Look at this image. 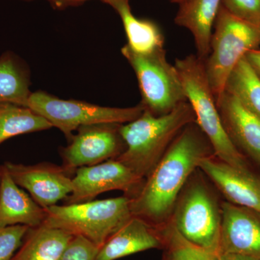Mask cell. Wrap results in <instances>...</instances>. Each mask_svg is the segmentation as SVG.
<instances>
[{
  "mask_svg": "<svg viewBox=\"0 0 260 260\" xmlns=\"http://www.w3.org/2000/svg\"><path fill=\"white\" fill-rule=\"evenodd\" d=\"M220 260H258L250 256L234 254V253H220Z\"/></svg>",
  "mask_w": 260,
  "mask_h": 260,
  "instance_id": "obj_29",
  "label": "cell"
},
{
  "mask_svg": "<svg viewBox=\"0 0 260 260\" xmlns=\"http://www.w3.org/2000/svg\"><path fill=\"white\" fill-rule=\"evenodd\" d=\"M119 124L80 126L68 146L61 149L62 167L72 173L80 167L96 165L115 159L124 151L125 143Z\"/></svg>",
  "mask_w": 260,
  "mask_h": 260,
  "instance_id": "obj_9",
  "label": "cell"
},
{
  "mask_svg": "<svg viewBox=\"0 0 260 260\" xmlns=\"http://www.w3.org/2000/svg\"><path fill=\"white\" fill-rule=\"evenodd\" d=\"M121 52L134 70L145 110L164 115L187 102L180 75L175 65L168 61L165 49L138 54L126 44Z\"/></svg>",
  "mask_w": 260,
  "mask_h": 260,
  "instance_id": "obj_7",
  "label": "cell"
},
{
  "mask_svg": "<svg viewBox=\"0 0 260 260\" xmlns=\"http://www.w3.org/2000/svg\"><path fill=\"white\" fill-rule=\"evenodd\" d=\"M7 104H0V112L5 109V107H6Z\"/></svg>",
  "mask_w": 260,
  "mask_h": 260,
  "instance_id": "obj_31",
  "label": "cell"
},
{
  "mask_svg": "<svg viewBox=\"0 0 260 260\" xmlns=\"http://www.w3.org/2000/svg\"><path fill=\"white\" fill-rule=\"evenodd\" d=\"M27 107L60 130L68 141L80 126L126 124L139 117L145 110L141 103L129 108L101 107L81 101L64 100L44 91L31 93Z\"/></svg>",
  "mask_w": 260,
  "mask_h": 260,
  "instance_id": "obj_8",
  "label": "cell"
},
{
  "mask_svg": "<svg viewBox=\"0 0 260 260\" xmlns=\"http://www.w3.org/2000/svg\"><path fill=\"white\" fill-rule=\"evenodd\" d=\"M221 206L197 169L178 196L170 223L188 242L220 254Z\"/></svg>",
  "mask_w": 260,
  "mask_h": 260,
  "instance_id": "obj_4",
  "label": "cell"
},
{
  "mask_svg": "<svg viewBox=\"0 0 260 260\" xmlns=\"http://www.w3.org/2000/svg\"><path fill=\"white\" fill-rule=\"evenodd\" d=\"M164 240L162 260H220V254L193 245L169 222L160 228Z\"/></svg>",
  "mask_w": 260,
  "mask_h": 260,
  "instance_id": "obj_23",
  "label": "cell"
},
{
  "mask_svg": "<svg viewBox=\"0 0 260 260\" xmlns=\"http://www.w3.org/2000/svg\"><path fill=\"white\" fill-rule=\"evenodd\" d=\"M30 228L24 225L0 229V260H11Z\"/></svg>",
  "mask_w": 260,
  "mask_h": 260,
  "instance_id": "obj_24",
  "label": "cell"
},
{
  "mask_svg": "<svg viewBox=\"0 0 260 260\" xmlns=\"http://www.w3.org/2000/svg\"><path fill=\"white\" fill-rule=\"evenodd\" d=\"M213 155V147L196 122L186 125L131 198L133 216L157 229L169 223L186 181L200 160Z\"/></svg>",
  "mask_w": 260,
  "mask_h": 260,
  "instance_id": "obj_1",
  "label": "cell"
},
{
  "mask_svg": "<svg viewBox=\"0 0 260 260\" xmlns=\"http://www.w3.org/2000/svg\"><path fill=\"white\" fill-rule=\"evenodd\" d=\"M47 1L50 3L51 5H52L55 8L62 9V8H68V7L80 5L86 3V2L90 1V0H47ZM99 1L102 2V3H105V4L110 5L112 8L116 3L121 1V0H99Z\"/></svg>",
  "mask_w": 260,
  "mask_h": 260,
  "instance_id": "obj_27",
  "label": "cell"
},
{
  "mask_svg": "<svg viewBox=\"0 0 260 260\" xmlns=\"http://www.w3.org/2000/svg\"><path fill=\"white\" fill-rule=\"evenodd\" d=\"M186 99L192 108L195 122L211 144L215 156L233 167L251 171L245 155L241 153L224 129L213 92L207 80L204 61L194 54L177 59Z\"/></svg>",
  "mask_w": 260,
  "mask_h": 260,
  "instance_id": "obj_3",
  "label": "cell"
},
{
  "mask_svg": "<svg viewBox=\"0 0 260 260\" xmlns=\"http://www.w3.org/2000/svg\"><path fill=\"white\" fill-rule=\"evenodd\" d=\"M30 75L12 53L0 56V104L27 107L30 90Z\"/></svg>",
  "mask_w": 260,
  "mask_h": 260,
  "instance_id": "obj_20",
  "label": "cell"
},
{
  "mask_svg": "<svg viewBox=\"0 0 260 260\" xmlns=\"http://www.w3.org/2000/svg\"><path fill=\"white\" fill-rule=\"evenodd\" d=\"M73 237L65 231L44 225L30 228L25 242L11 260H59Z\"/></svg>",
  "mask_w": 260,
  "mask_h": 260,
  "instance_id": "obj_19",
  "label": "cell"
},
{
  "mask_svg": "<svg viewBox=\"0 0 260 260\" xmlns=\"http://www.w3.org/2000/svg\"><path fill=\"white\" fill-rule=\"evenodd\" d=\"M224 92L260 117V77L245 57L239 61L228 78Z\"/></svg>",
  "mask_w": 260,
  "mask_h": 260,
  "instance_id": "obj_21",
  "label": "cell"
},
{
  "mask_svg": "<svg viewBox=\"0 0 260 260\" xmlns=\"http://www.w3.org/2000/svg\"><path fill=\"white\" fill-rule=\"evenodd\" d=\"M222 0H188L179 5L174 22L189 30L194 37L200 59L205 60L210 51L213 29Z\"/></svg>",
  "mask_w": 260,
  "mask_h": 260,
  "instance_id": "obj_17",
  "label": "cell"
},
{
  "mask_svg": "<svg viewBox=\"0 0 260 260\" xmlns=\"http://www.w3.org/2000/svg\"><path fill=\"white\" fill-rule=\"evenodd\" d=\"M221 5L234 16L260 25V0H222Z\"/></svg>",
  "mask_w": 260,
  "mask_h": 260,
  "instance_id": "obj_26",
  "label": "cell"
},
{
  "mask_svg": "<svg viewBox=\"0 0 260 260\" xmlns=\"http://www.w3.org/2000/svg\"><path fill=\"white\" fill-rule=\"evenodd\" d=\"M220 253H234L260 260V211L223 202Z\"/></svg>",
  "mask_w": 260,
  "mask_h": 260,
  "instance_id": "obj_12",
  "label": "cell"
},
{
  "mask_svg": "<svg viewBox=\"0 0 260 260\" xmlns=\"http://www.w3.org/2000/svg\"><path fill=\"white\" fill-rule=\"evenodd\" d=\"M53 127L45 118L28 107L7 104L0 112V144L17 135Z\"/></svg>",
  "mask_w": 260,
  "mask_h": 260,
  "instance_id": "obj_22",
  "label": "cell"
},
{
  "mask_svg": "<svg viewBox=\"0 0 260 260\" xmlns=\"http://www.w3.org/2000/svg\"><path fill=\"white\" fill-rule=\"evenodd\" d=\"M198 168L229 203L260 211V177L251 171L237 169L215 155L202 159Z\"/></svg>",
  "mask_w": 260,
  "mask_h": 260,
  "instance_id": "obj_13",
  "label": "cell"
},
{
  "mask_svg": "<svg viewBox=\"0 0 260 260\" xmlns=\"http://www.w3.org/2000/svg\"><path fill=\"white\" fill-rule=\"evenodd\" d=\"M112 8L120 17L128 41L126 45L133 52L149 54L164 49L165 39L158 24L135 17L130 8L129 0L118 2Z\"/></svg>",
  "mask_w": 260,
  "mask_h": 260,
  "instance_id": "obj_18",
  "label": "cell"
},
{
  "mask_svg": "<svg viewBox=\"0 0 260 260\" xmlns=\"http://www.w3.org/2000/svg\"><path fill=\"white\" fill-rule=\"evenodd\" d=\"M170 1L172 2V3H177L178 5H181L188 1V0H170Z\"/></svg>",
  "mask_w": 260,
  "mask_h": 260,
  "instance_id": "obj_30",
  "label": "cell"
},
{
  "mask_svg": "<svg viewBox=\"0 0 260 260\" xmlns=\"http://www.w3.org/2000/svg\"><path fill=\"white\" fill-rule=\"evenodd\" d=\"M260 47V25L244 21L220 7L204 61L207 80L215 102L225 90L228 78L249 51Z\"/></svg>",
  "mask_w": 260,
  "mask_h": 260,
  "instance_id": "obj_6",
  "label": "cell"
},
{
  "mask_svg": "<svg viewBox=\"0 0 260 260\" xmlns=\"http://www.w3.org/2000/svg\"><path fill=\"white\" fill-rule=\"evenodd\" d=\"M46 216L45 208L20 189L5 165L0 167V229L14 225L39 227Z\"/></svg>",
  "mask_w": 260,
  "mask_h": 260,
  "instance_id": "obj_16",
  "label": "cell"
},
{
  "mask_svg": "<svg viewBox=\"0 0 260 260\" xmlns=\"http://www.w3.org/2000/svg\"><path fill=\"white\" fill-rule=\"evenodd\" d=\"M100 247L81 236H74L59 260H96Z\"/></svg>",
  "mask_w": 260,
  "mask_h": 260,
  "instance_id": "obj_25",
  "label": "cell"
},
{
  "mask_svg": "<svg viewBox=\"0 0 260 260\" xmlns=\"http://www.w3.org/2000/svg\"><path fill=\"white\" fill-rule=\"evenodd\" d=\"M224 129L234 145L260 164V117L224 92L216 102Z\"/></svg>",
  "mask_w": 260,
  "mask_h": 260,
  "instance_id": "obj_14",
  "label": "cell"
},
{
  "mask_svg": "<svg viewBox=\"0 0 260 260\" xmlns=\"http://www.w3.org/2000/svg\"><path fill=\"white\" fill-rule=\"evenodd\" d=\"M5 167L15 182L26 189L43 208L56 205L73 191V173L62 166L48 162L30 166L6 162Z\"/></svg>",
  "mask_w": 260,
  "mask_h": 260,
  "instance_id": "obj_11",
  "label": "cell"
},
{
  "mask_svg": "<svg viewBox=\"0 0 260 260\" xmlns=\"http://www.w3.org/2000/svg\"><path fill=\"white\" fill-rule=\"evenodd\" d=\"M129 197L90 200L45 208L46 226L81 236L102 247L132 216Z\"/></svg>",
  "mask_w": 260,
  "mask_h": 260,
  "instance_id": "obj_5",
  "label": "cell"
},
{
  "mask_svg": "<svg viewBox=\"0 0 260 260\" xmlns=\"http://www.w3.org/2000/svg\"><path fill=\"white\" fill-rule=\"evenodd\" d=\"M161 231L132 216L99 249L96 260H116L140 251L164 249Z\"/></svg>",
  "mask_w": 260,
  "mask_h": 260,
  "instance_id": "obj_15",
  "label": "cell"
},
{
  "mask_svg": "<svg viewBox=\"0 0 260 260\" xmlns=\"http://www.w3.org/2000/svg\"><path fill=\"white\" fill-rule=\"evenodd\" d=\"M144 180L116 159L80 167L75 170L73 191L65 199V204L90 201L102 193L113 190L123 191L131 198L140 190Z\"/></svg>",
  "mask_w": 260,
  "mask_h": 260,
  "instance_id": "obj_10",
  "label": "cell"
},
{
  "mask_svg": "<svg viewBox=\"0 0 260 260\" xmlns=\"http://www.w3.org/2000/svg\"><path fill=\"white\" fill-rule=\"evenodd\" d=\"M195 120L188 102L181 103L172 112L161 116L154 115L145 109L134 121L121 124L120 133L126 148L115 159L145 179L181 130Z\"/></svg>",
  "mask_w": 260,
  "mask_h": 260,
  "instance_id": "obj_2",
  "label": "cell"
},
{
  "mask_svg": "<svg viewBox=\"0 0 260 260\" xmlns=\"http://www.w3.org/2000/svg\"><path fill=\"white\" fill-rule=\"evenodd\" d=\"M246 59L252 67L254 71L260 77V47L249 51L246 56Z\"/></svg>",
  "mask_w": 260,
  "mask_h": 260,
  "instance_id": "obj_28",
  "label": "cell"
}]
</instances>
